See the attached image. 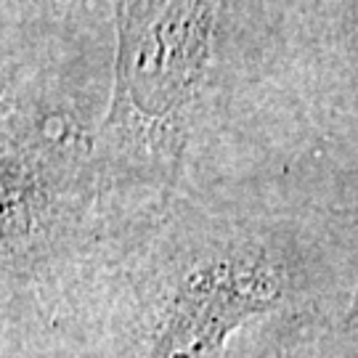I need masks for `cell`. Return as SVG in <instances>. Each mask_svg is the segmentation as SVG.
Instances as JSON below:
<instances>
[{
	"instance_id": "cell-1",
	"label": "cell",
	"mask_w": 358,
	"mask_h": 358,
	"mask_svg": "<svg viewBox=\"0 0 358 358\" xmlns=\"http://www.w3.org/2000/svg\"><path fill=\"white\" fill-rule=\"evenodd\" d=\"M99 146L103 260L217 180L327 159L276 0H109Z\"/></svg>"
},
{
	"instance_id": "cell-2",
	"label": "cell",
	"mask_w": 358,
	"mask_h": 358,
	"mask_svg": "<svg viewBox=\"0 0 358 358\" xmlns=\"http://www.w3.org/2000/svg\"><path fill=\"white\" fill-rule=\"evenodd\" d=\"M316 167L180 196L103 260L59 358H226L252 324L358 289V205Z\"/></svg>"
},
{
	"instance_id": "cell-3",
	"label": "cell",
	"mask_w": 358,
	"mask_h": 358,
	"mask_svg": "<svg viewBox=\"0 0 358 358\" xmlns=\"http://www.w3.org/2000/svg\"><path fill=\"white\" fill-rule=\"evenodd\" d=\"M115 32L0 51V356L56 358L103 268Z\"/></svg>"
},
{
	"instance_id": "cell-4",
	"label": "cell",
	"mask_w": 358,
	"mask_h": 358,
	"mask_svg": "<svg viewBox=\"0 0 358 358\" xmlns=\"http://www.w3.org/2000/svg\"><path fill=\"white\" fill-rule=\"evenodd\" d=\"M327 159L343 152L358 99V0H276Z\"/></svg>"
},
{
	"instance_id": "cell-5",
	"label": "cell",
	"mask_w": 358,
	"mask_h": 358,
	"mask_svg": "<svg viewBox=\"0 0 358 358\" xmlns=\"http://www.w3.org/2000/svg\"><path fill=\"white\" fill-rule=\"evenodd\" d=\"M109 0H0V51L109 32Z\"/></svg>"
},
{
	"instance_id": "cell-6",
	"label": "cell",
	"mask_w": 358,
	"mask_h": 358,
	"mask_svg": "<svg viewBox=\"0 0 358 358\" xmlns=\"http://www.w3.org/2000/svg\"><path fill=\"white\" fill-rule=\"evenodd\" d=\"M316 327V319L294 313L263 319L234 340L226 358H297Z\"/></svg>"
},
{
	"instance_id": "cell-7",
	"label": "cell",
	"mask_w": 358,
	"mask_h": 358,
	"mask_svg": "<svg viewBox=\"0 0 358 358\" xmlns=\"http://www.w3.org/2000/svg\"><path fill=\"white\" fill-rule=\"evenodd\" d=\"M343 154L348 157V162H350V165L356 162V173H358V101H356V112H353V122H350V130H348L345 149H343Z\"/></svg>"
}]
</instances>
